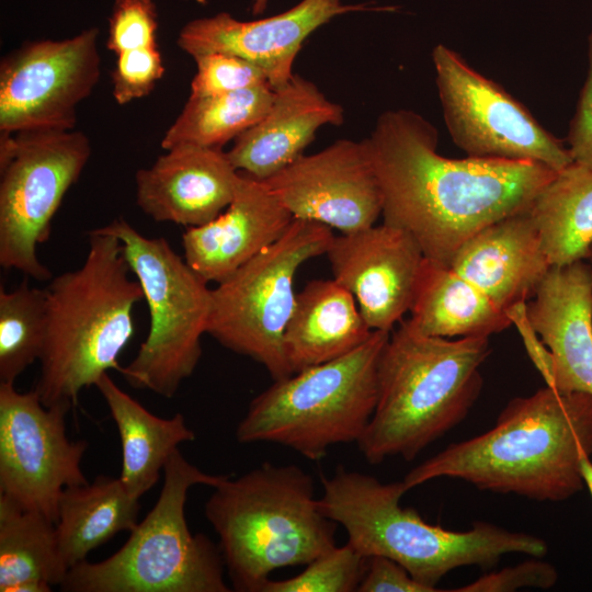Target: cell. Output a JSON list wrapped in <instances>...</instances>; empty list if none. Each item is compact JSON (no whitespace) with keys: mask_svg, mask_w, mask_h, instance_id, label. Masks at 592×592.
Returning <instances> with one entry per match:
<instances>
[{"mask_svg":"<svg viewBox=\"0 0 592 592\" xmlns=\"http://www.w3.org/2000/svg\"><path fill=\"white\" fill-rule=\"evenodd\" d=\"M365 139L384 223L406 230L426 259L446 265L476 232L527 208L557 173L534 162L443 157L436 128L411 110L384 112Z\"/></svg>","mask_w":592,"mask_h":592,"instance_id":"cell-1","label":"cell"},{"mask_svg":"<svg viewBox=\"0 0 592 592\" xmlns=\"http://www.w3.org/2000/svg\"><path fill=\"white\" fill-rule=\"evenodd\" d=\"M584 455H592V395L546 386L510 400L491 429L448 445L402 482L409 491L446 477L485 491L558 502L583 489Z\"/></svg>","mask_w":592,"mask_h":592,"instance_id":"cell-2","label":"cell"},{"mask_svg":"<svg viewBox=\"0 0 592 592\" xmlns=\"http://www.w3.org/2000/svg\"><path fill=\"white\" fill-rule=\"evenodd\" d=\"M121 240L104 227L89 234L82 265L53 277L45 287L46 333L35 390L46 406L76 405L95 386L134 334L133 309L144 298Z\"/></svg>","mask_w":592,"mask_h":592,"instance_id":"cell-3","label":"cell"},{"mask_svg":"<svg viewBox=\"0 0 592 592\" xmlns=\"http://www.w3.org/2000/svg\"><path fill=\"white\" fill-rule=\"evenodd\" d=\"M489 354V338L431 337L402 319L380 356L377 403L357 442L364 458L412 460L460 423L480 395Z\"/></svg>","mask_w":592,"mask_h":592,"instance_id":"cell-4","label":"cell"},{"mask_svg":"<svg viewBox=\"0 0 592 592\" xmlns=\"http://www.w3.org/2000/svg\"><path fill=\"white\" fill-rule=\"evenodd\" d=\"M321 482L320 511L345 530L349 544L365 558L397 561L434 592L442 578L459 567L491 568L506 554L542 558L548 549L535 535L488 522L462 532L426 523L415 510L400 505L408 492L402 480L382 482L338 465Z\"/></svg>","mask_w":592,"mask_h":592,"instance_id":"cell-5","label":"cell"},{"mask_svg":"<svg viewBox=\"0 0 592 592\" xmlns=\"http://www.w3.org/2000/svg\"><path fill=\"white\" fill-rule=\"evenodd\" d=\"M213 489L205 516L235 591L261 592L274 570L306 566L337 545L338 524L320 511L311 476L296 465L265 463Z\"/></svg>","mask_w":592,"mask_h":592,"instance_id":"cell-6","label":"cell"},{"mask_svg":"<svg viewBox=\"0 0 592 592\" xmlns=\"http://www.w3.org/2000/svg\"><path fill=\"white\" fill-rule=\"evenodd\" d=\"M156 504L129 532L125 544L96 562L71 567L59 588L66 592H229L219 546L192 534L185 519L189 490L216 487L228 475H212L177 449L163 468Z\"/></svg>","mask_w":592,"mask_h":592,"instance_id":"cell-7","label":"cell"},{"mask_svg":"<svg viewBox=\"0 0 592 592\" xmlns=\"http://www.w3.org/2000/svg\"><path fill=\"white\" fill-rule=\"evenodd\" d=\"M389 335L374 330L350 353L274 380L249 403L236 429L238 442L281 444L310 460L332 445L358 442L377 403Z\"/></svg>","mask_w":592,"mask_h":592,"instance_id":"cell-8","label":"cell"},{"mask_svg":"<svg viewBox=\"0 0 592 592\" xmlns=\"http://www.w3.org/2000/svg\"><path fill=\"white\" fill-rule=\"evenodd\" d=\"M103 227L121 240L150 315L146 340L119 373L134 388L171 398L200 362L212 289L164 238L145 237L124 218Z\"/></svg>","mask_w":592,"mask_h":592,"instance_id":"cell-9","label":"cell"},{"mask_svg":"<svg viewBox=\"0 0 592 592\" xmlns=\"http://www.w3.org/2000/svg\"><path fill=\"white\" fill-rule=\"evenodd\" d=\"M333 238L330 227L294 218L280 239L212 289L206 333L263 365L274 380L292 375L284 334L297 295L295 274L326 254Z\"/></svg>","mask_w":592,"mask_h":592,"instance_id":"cell-10","label":"cell"},{"mask_svg":"<svg viewBox=\"0 0 592 592\" xmlns=\"http://www.w3.org/2000/svg\"><path fill=\"white\" fill-rule=\"evenodd\" d=\"M91 156L80 130L0 133V264L36 281L52 273L37 257L64 196Z\"/></svg>","mask_w":592,"mask_h":592,"instance_id":"cell-11","label":"cell"},{"mask_svg":"<svg viewBox=\"0 0 592 592\" xmlns=\"http://www.w3.org/2000/svg\"><path fill=\"white\" fill-rule=\"evenodd\" d=\"M432 60L445 125L468 157L534 162L555 172L573 163L560 139L455 50L439 44Z\"/></svg>","mask_w":592,"mask_h":592,"instance_id":"cell-12","label":"cell"},{"mask_svg":"<svg viewBox=\"0 0 592 592\" xmlns=\"http://www.w3.org/2000/svg\"><path fill=\"white\" fill-rule=\"evenodd\" d=\"M70 403L46 407L35 389L0 383V496L54 523L65 488L87 483L84 440L67 435Z\"/></svg>","mask_w":592,"mask_h":592,"instance_id":"cell-13","label":"cell"},{"mask_svg":"<svg viewBox=\"0 0 592 592\" xmlns=\"http://www.w3.org/2000/svg\"><path fill=\"white\" fill-rule=\"evenodd\" d=\"M99 30L27 41L0 64V133L71 130L101 77Z\"/></svg>","mask_w":592,"mask_h":592,"instance_id":"cell-14","label":"cell"},{"mask_svg":"<svg viewBox=\"0 0 592 592\" xmlns=\"http://www.w3.org/2000/svg\"><path fill=\"white\" fill-rule=\"evenodd\" d=\"M293 218L341 234L375 225L383 197L366 139H339L263 180Z\"/></svg>","mask_w":592,"mask_h":592,"instance_id":"cell-15","label":"cell"},{"mask_svg":"<svg viewBox=\"0 0 592 592\" xmlns=\"http://www.w3.org/2000/svg\"><path fill=\"white\" fill-rule=\"evenodd\" d=\"M326 255L333 278L354 296L367 326L391 332L412 306L425 261L414 238L383 221L334 236Z\"/></svg>","mask_w":592,"mask_h":592,"instance_id":"cell-16","label":"cell"},{"mask_svg":"<svg viewBox=\"0 0 592 592\" xmlns=\"http://www.w3.org/2000/svg\"><path fill=\"white\" fill-rule=\"evenodd\" d=\"M366 10L373 8L342 0H301L287 11L255 21L220 12L187 22L177 44L192 57L210 52L241 57L259 67L277 90L294 76L296 56L312 32L337 15Z\"/></svg>","mask_w":592,"mask_h":592,"instance_id":"cell-17","label":"cell"},{"mask_svg":"<svg viewBox=\"0 0 592 592\" xmlns=\"http://www.w3.org/2000/svg\"><path fill=\"white\" fill-rule=\"evenodd\" d=\"M239 179L223 148L181 145L136 172V204L156 221L197 227L225 210Z\"/></svg>","mask_w":592,"mask_h":592,"instance_id":"cell-18","label":"cell"},{"mask_svg":"<svg viewBox=\"0 0 592 592\" xmlns=\"http://www.w3.org/2000/svg\"><path fill=\"white\" fill-rule=\"evenodd\" d=\"M526 316L550 354L546 386L592 395V266L583 260L551 266Z\"/></svg>","mask_w":592,"mask_h":592,"instance_id":"cell-19","label":"cell"},{"mask_svg":"<svg viewBox=\"0 0 592 592\" xmlns=\"http://www.w3.org/2000/svg\"><path fill=\"white\" fill-rule=\"evenodd\" d=\"M293 219L263 180L240 172L225 210L182 235L184 260L207 283L217 284L280 239Z\"/></svg>","mask_w":592,"mask_h":592,"instance_id":"cell-20","label":"cell"},{"mask_svg":"<svg viewBox=\"0 0 592 592\" xmlns=\"http://www.w3.org/2000/svg\"><path fill=\"white\" fill-rule=\"evenodd\" d=\"M448 265L506 314L533 297L551 267L530 206L476 232Z\"/></svg>","mask_w":592,"mask_h":592,"instance_id":"cell-21","label":"cell"},{"mask_svg":"<svg viewBox=\"0 0 592 592\" xmlns=\"http://www.w3.org/2000/svg\"><path fill=\"white\" fill-rule=\"evenodd\" d=\"M343 119L341 105L312 81L294 73L284 87L274 90L266 114L226 152L239 172L266 180L304 155L321 126H338Z\"/></svg>","mask_w":592,"mask_h":592,"instance_id":"cell-22","label":"cell"},{"mask_svg":"<svg viewBox=\"0 0 592 592\" xmlns=\"http://www.w3.org/2000/svg\"><path fill=\"white\" fill-rule=\"evenodd\" d=\"M372 330L354 296L334 278L314 280L296 295L284 334L293 374L343 356L363 344Z\"/></svg>","mask_w":592,"mask_h":592,"instance_id":"cell-23","label":"cell"},{"mask_svg":"<svg viewBox=\"0 0 592 592\" xmlns=\"http://www.w3.org/2000/svg\"><path fill=\"white\" fill-rule=\"evenodd\" d=\"M95 387L104 398L119 435V479L132 497L140 499L158 482L179 445L194 441L195 434L182 413L171 418L155 415L118 387L109 373L100 377Z\"/></svg>","mask_w":592,"mask_h":592,"instance_id":"cell-24","label":"cell"},{"mask_svg":"<svg viewBox=\"0 0 592 592\" xmlns=\"http://www.w3.org/2000/svg\"><path fill=\"white\" fill-rule=\"evenodd\" d=\"M409 323L419 332L441 338H476L501 332L511 323L483 292L449 265L425 258Z\"/></svg>","mask_w":592,"mask_h":592,"instance_id":"cell-25","label":"cell"},{"mask_svg":"<svg viewBox=\"0 0 592 592\" xmlns=\"http://www.w3.org/2000/svg\"><path fill=\"white\" fill-rule=\"evenodd\" d=\"M139 499L122 480L100 475L92 482L64 489L55 530L60 556L70 569L119 532L139 522Z\"/></svg>","mask_w":592,"mask_h":592,"instance_id":"cell-26","label":"cell"},{"mask_svg":"<svg viewBox=\"0 0 592 592\" xmlns=\"http://www.w3.org/2000/svg\"><path fill=\"white\" fill-rule=\"evenodd\" d=\"M68 571L55 523L0 496V592H49Z\"/></svg>","mask_w":592,"mask_h":592,"instance_id":"cell-27","label":"cell"},{"mask_svg":"<svg viewBox=\"0 0 592 592\" xmlns=\"http://www.w3.org/2000/svg\"><path fill=\"white\" fill-rule=\"evenodd\" d=\"M530 212L551 266L584 260L592 252V169L572 163L557 172Z\"/></svg>","mask_w":592,"mask_h":592,"instance_id":"cell-28","label":"cell"},{"mask_svg":"<svg viewBox=\"0 0 592 592\" xmlns=\"http://www.w3.org/2000/svg\"><path fill=\"white\" fill-rule=\"evenodd\" d=\"M273 98L270 84L215 95H190L167 129L161 147L164 150L181 145L223 148L258 123Z\"/></svg>","mask_w":592,"mask_h":592,"instance_id":"cell-29","label":"cell"},{"mask_svg":"<svg viewBox=\"0 0 592 592\" xmlns=\"http://www.w3.org/2000/svg\"><path fill=\"white\" fill-rule=\"evenodd\" d=\"M46 333L45 288L25 277L11 291L0 289V383L15 379L39 360Z\"/></svg>","mask_w":592,"mask_h":592,"instance_id":"cell-30","label":"cell"},{"mask_svg":"<svg viewBox=\"0 0 592 592\" xmlns=\"http://www.w3.org/2000/svg\"><path fill=\"white\" fill-rule=\"evenodd\" d=\"M367 558L351 544L334 546L306 565L300 573L269 579L261 592H353L364 576Z\"/></svg>","mask_w":592,"mask_h":592,"instance_id":"cell-31","label":"cell"},{"mask_svg":"<svg viewBox=\"0 0 592 592\" xmlns=\"http://www.w3.org/2000/svg\"><path fill=\"white\" fill-rule=\"evenodd\" d=\"M193 59L196 72L191 81L190 95H215L269 84L265 73L241 57L210 52Z\"/></svg>","mask_w":592,"mask_h":592,"instance_id":"cell-32","label":"cell"},{"mask_svg":"<svg viewBox=\"0 0 592 592\" xmlns=\"http://www.w3.org/2000/svg\"><path fill=\"white\" fill-rule=\"evenodd\" d=\"M158 13L153 0H115L109 19L106 48L118 53L157 44Z\"/></svg>","mask_w":592,"mask_h":592,"instance_id":"cell-33","label":"cell"},{"mask_svg":"<svg viewBox=\"0 0 592 592\" xmlns=\"http://www.w3.org/2000/svg\"><path fill=\"white\" fill-rule=\"evenodd\" d=\"M163 75L158 45L118 53L112 71L113 96L119 105L147 96Z\"/></svg>","mask_w":592,"mask_h":592,"instance_id":"cell-34","label":"cell"},{"mask_svg":"<svg viewBox=\"0 0 592 592\" xmlns=\"http://www.w3.org/2000/svg\"><path fill=\"white\" fill-rule=\"evenodd\" d=\"M533 557L513 567L488 572L477 580L453 589L454 592H512L525 588L550 589L558 580L556 568Z\"/></svg>","mask_w":592,"mask_h":592,"instance_id":"cell-35","label":"cell"},{"mask_svg":"<svg viewBox=\"0 0 592 592\" xmlns=\"http://www.w3.org/2000/svg\"><path fill=\"white\" fill-rule=\"evenodd\" d=\"M568 150L574 164L592 169V32L588 37V72L570 122Z\"/></svg>","mask_w":592,"mask_h":592,"instance_id":"cell-36","label":"cell"},{"mask_svg":"<svg viewBox=\"0 0 592 592\" xmlns=\"http://www.w3.org/2000/svg\"><path fill=\"white\" fill-rule=\"evenodd\" d=\"M357 592H434L417 581L400 563L384 557L372 556L366 560L364 576Z\"/></svg>","mask_w":592,"mask_h":592,"instance_id":"cell-37","label":"cell"},{"mask_svg":"<svg viewBox=\"0 0 592 592\" xmlns=\"http://www.w3.org/2000/svg\"><path fill=\"white\" fill-rule=\"evenodd\" d=\"M580 470L584 481V485L588 487L589 492L592 497V462L590 456L584 455L580 460Z\"/></svg>","mask_w":592,"mask_h":592,"instance_id":"cell-38","label":"cell"},{"mask_svg":"<svg viewBox=\"0 0 592 592\" xmlns=\"http://www.w3.org/2000/svg\"><path fill=\"white\" fill-rule=\"evenodd\" d=\"M267 5V0H254L252 3V14L257 15L262 13Z\"/></svg>","mask_w":592,"mask_h":592,"instance_id":"cell-39","label":"cell"},{"mask_svg":"<svg viewBox=\"0 0 592 592\" xmlns=\"http://www.w3.org/2000/svg\"><path fill=\"white\" fill-rule=\"evenodd\" d=\"M591 254H592V252H591ZM591 254H590V255H591Z\"/></svg>","mask_w":592,"mask_h":592,"instance_id":"cell-40","label":"cell"}]
</instances>
